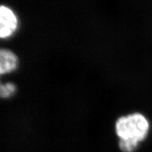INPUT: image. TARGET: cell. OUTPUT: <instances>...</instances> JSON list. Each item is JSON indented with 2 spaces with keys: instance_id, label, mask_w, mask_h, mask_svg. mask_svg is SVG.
Segmentation results:
<instances>
[{
  "instance_id": "cell-3",
  "label": "cell",
  "mask_w": 152,
  "mask_h": 152,
  "mask_svg": "<svg viewBox=\"0 0 152 152\" xmlns=\"http://www.w3.org/2000/svg\"><path fill=\"white\" fill-rule=\"evenodd\" d=\"M18 19L12 9L0 6V38L12 36L17 30Z\"/></svg>"
},
{
  "instance_id": "cell-2",
  "label": "cell",
  "mask_w": 152,
  "mask_h": 152,
  "mask_svg": "<svg viewBox=\"0 0 152 152\" xmlns=\"http://www.w3.org/2000/svg\"><path fill=\"white\" fill-rule=\"evenodd\" d=\"M18 64L17 55L7 49H0V76L15 70ZM16 91L15 85L11 83H2L0 80V98L12 96Z\"/></svg>"
},
{
  "instance_id": "cell-1",
  "label": "cell",
  "mask_w": 152,
  "mask_h": 152,
  "mask_svg": "<svg viewBox=\"0 0 152 152\" xmlns=\"http://www.w3.org/2000/svg\"><path fill=\"white\" fill-rule=\"evenodd\" d=\"M150 124L141 113L134 112L118 118L115 132L120 138L118 146L123 152L134 151L148 135Z\"/></svg>"
}]
</instances>
